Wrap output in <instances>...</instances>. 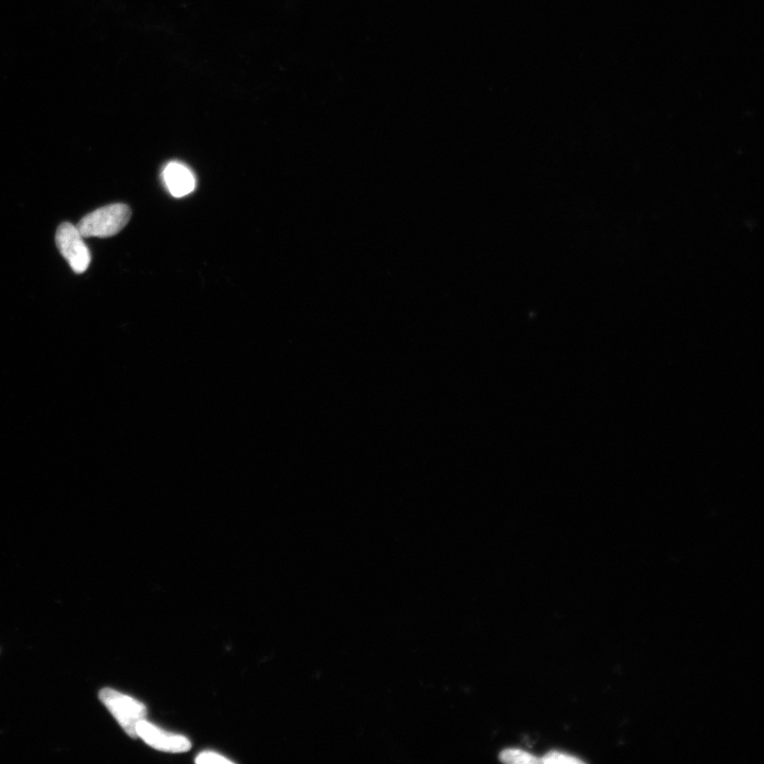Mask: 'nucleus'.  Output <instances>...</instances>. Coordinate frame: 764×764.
Wrapping results in <instances>:
<instances>
[{"instance_id": "nucleus-6", "label": "nucleus", "mask_w": 764, "mask_h": 764, "mask_svg": "<svg viewBox=\"0 0 764 764\" xmlns=\"http://www.w3.org/2000/svg\"><path fill=\"white\" fill-rule=\"evenodd\" d=\"M500 760L506 763H538L541 762L534 755L518 749H508L500 754Z\"/></svg>"}, {"instance_id": "nucleus-8", "label": "nucleus", "mask_w": 764, "mask_h": 764, "mask_svg": "<svg viewBox=\"0 0 764 764\" xmlns=\"http://www.w3.org/2000/svg\"><path fill=\"white\" fill-rule=\"evenodd\" d=\"M196 762L200 764L233 763L231 760L214 752H204L200 754L196 759Z\"/></svg>"}, {"instance_id": "nucleus-4", "label": "nucleus", "mask_w": 764, "mask_h": 764, "mask_svg": "<svg viewBox=\"0 0 764 764\" xmlns=\"http://www.w3.org/2000/svg\"><path fill=\"white\" fill-rule=\"evenodd\" d=\"M136 732L137 737L142 738L155 750L167 753H185L191 748V743L186 737L166 733L146 720L137 724Z\"/></svg>"}, {"instance_id": "nucleus-2", "label": "nucleus", "mask_w": 764, "mask_h": 764, "mask_svg": "<svg viewBox=\"0 0 764 764\" xmlns=\"http://www.w3.org/2000/svg\"><path fill=\"white\" fill-rule=\"evenodd\" d=\"M99 699L110 710L127 735L133 739L138 738L136 727L147 716L146 706L110 688L102 689L99 692Z\"/></svg>"}, {"instance_id": "nucleus-5", "label": "nucleus", "mask_w": 764, "mask_h": 764, "mask_svg": "<svg viewBox=\"0 0 764 764\" xmlns=\"http://www.w3.org/2000/svg\"><path fill=\"white\" fill-rule=\"evenodd\" d=\"M163 178L169 193L176 198L185 197L196 188L193 171L179 162L169 163L164 169Z\"/></svg>"}, {"instance_id": "nucleus-7", "label": "nucleus", "mask_w": 764, "mask_h": 764, "mask_svg": "<svg viewBox=\"0 0 764 764\" xmlns=\"http://www.w3.org/2000/svg\"><path fill=\"white\" fill-rule=\"evenodd\" d=\"M543 763H583L582 760L578 759L575 756H571L562 752H550L546 754L542 759H540Z\"/></svg>"}, {"instance_id": "nucleus-3", "label": "nucleus", "mask_w": 764, "mask_h": 764, "mask_svg": "<svg viewBox=\"0 0 764 764\" xmlns=\"http://www.w3.org/2000/svg\"><path fill=\"white\" fill-rule=\"evenodd\" d=\"M56 242L60 253L75 273L81 274L88 270L92 262V254L89 247L85 245L84 237L74 224L62 223L56 234Z\"/></svg>"}, {"instance_id": "nucleus-1", "label": "nucleus", "mask_w": 764, "mask_h": 764, "mask_svg": "<svg viewBox=\"0 0 764 764\" xmlns=\"http://www.w3.org/2000/svg\"><path fill=\"white\" fill-rule=\"evenodd\" d=\"M130 207L123 203L111 204L86 215L77 225L84 238H107L123 231L131 219Z\"/></svg>"}]
</instances>
